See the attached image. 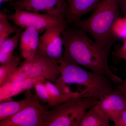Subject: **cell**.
<instances>
[{"mask_svg": "<svg viewBox=\"0 0 126 126\" xmlns=\"http://www.w3.org/2000/svg\"><path fill=\"white\" fill-rule=\"evenodd\" d=\"M87 33L78 28L67 27L64 30L62 36L64 50L61 59L81 65L97 74L105 75L113 83H121L123 80L113 74L109 66L111 47L99 45Z\"/></svg>", "mask_w": 126, "mask_h": 126, "instance_id": "cell-1", "label": "cell"}, {"mask_svg": "<svg viewBox=\"0 0 126 126\" xmlns=\"http://www.w3.org/2000/svg\"><path fill=\"white\" fill-rule=\"evenodd\" d=\"M60 75L55 84L78 87L76 93L79 97H93L99 99L113 89L112 81L103 75L87 71L80 65L60 60L58 61Z\"/></svg>", "mask_w": 126, "mask_h": 126, "instance_id": "cell-2", "label": "cell"}, {"mask_svg": "<svg viewBox=\"0 0 126 126\" xmlns=\"http://www.w3.org/2000/svg\"><path fill=\"white\" fill-rule=\"evenodd\" d=\"M120 9L118 0H101L90 16L74 24L99 45L111 47L117 40L112 30L115 21L121 16Z\"/></svg>", "mask_w": 126, "mask_h": 126, "instance_id": "cell-3", "label": "cell"}, {"mask_svg": "<svg viewBox=\"0 0 126 126\" xmlns=\"http://www.w3.org/2000/svg\"><path fill=\"white\" fill-rule=\"evenodd\" d=\"M93 97H72L46 111L43 126H79L85 113L96 104Z\"/></svg>", "mask_w": 126, "mask_h": 126, "instance_id": "cell-4", "label": "cell"}, {"mask_svg": "<svg viewBox=\"0 0 126 126\" xmlns=\"http://www.w3.org/2000/svg\"><path fill=\"white\" fill-rule=\"evenodd\" d=\"M11 21L17 27L21 29L33 27L40 32L51 27L61 26L67 27L65 16L59 15L36 13L16 10L13 14L7 15Z\"/></svg>", "mask_w": 126, "mask_h": 126, "instance_id": "cell-5", "label": "cell"}, {"mask_svg": "<svg viewBox=\"0 0 126 126\" xmlns=\"http://www.w3.org/2000/svg\"><path fill=\"white\" fill-rule=\"evenodd\" d=\"M29 106L0 121V126H43L46 112L50 107L39 103L38 95Z\"/></svg>", "mask_w": 126, "mask_h": 126, "instance_id": "cell-6", "label": "cell"}, {"mask_svg": "<svg viewBox=\"0 0 126 126\" xmlns=\"http://www.w3.org/2000/svg\"><path fill=\"white\" fill-rule=\"evenodd\" d=\"M13 6L15 11L23 10L64 16L69 8L66 0H18Z\"/></svg>", "mask_w": 126, "mask_h": 126, "instance_id": "cell-7", "label": "cell"}, {"mask_svg": "<svg viewBox=\"0 0 126 126\" xmlns=\"http://www.w3.org/2000/svg\"><path fill=\"white\" fill-rule=\"evenodd\" d=\"M67 27L58 26L46 30L39 37L38 49L40 52L50 58L60 60L63 52L62 35Z\"/></svg>", "mask_w": 126, "mask_h": 126, "instance_id": "cell-8", "label": "cell"}, {"mask_svg": "<svg viewBox=\"0 0 126 126\" xmlns=\"http://www.w3.org/2000/svg\"><path fill=\"white\" fill-rule=\"evenodd\" d=\"M60 75L58 61L43 54L38 48L33 55V69L29 78H41L55 83Z\"/></svg>", "mask_w": 126, "mask_h": 126, "instance_id": "cell-9", "label": "cell"}, {"mask_svg": "<svg viewBox=\"0 0 126 126\" xmlns=\"http://www.w3.org/2000/svg\"><path fill=\"white\" fill-rule=\"evenodd\" d=\"M96 106L109 120L115 122L126 106V96L113 89L98 99Z\"/></svg>", "mask_w": 126, "mask_h": 126, "instance_id": "cell-10", "label": "cell"}, {"mask_svg": "<svg viewBox=\"0 0 126 126\" xmlns=\"http://www.w3.org/2000/svg\"><path fill=\"white\" fill-rule=\"evenodd\" d=\"M68 10L65 16L67 24H74L81 17L94 10L101 0H66Z\"/></svg>", "mask_w": 126, "mask_h": 126, "instance_id": "cell-11", "label": "cell"}, {"mask_svg": "<svg viewBox=\"0 0 126 126\" xmlns=\"http://www.w3.org/2000/svg\"><path fill=\"white\" fill-rule=\"evenodd\" d=\"M40 32L33 27L25 28L20 38L21 55L26 59L33 54L38 48Z\"/></svg>", "mask_w": 126, "mask_h": 126, "instance_id": "cell-12", "label": "cell"}, {"mask_svg": "<svg viewBox=\"0 0 126 126\" xmlns=\"http://www.w3.org/2000/svg\"><path fill=\"white\" fill-rule=\"evenodd\" d=\"M43 78H29L24 81L11 83H5L0 87V102L7 101L11 97L34 88L35 83Z\"/></svg>", "mask_w": 126, "mask_h": 126, "instance_id": "cell-13", "label": "cell"}, {"mask_svg": "<svg viewBox=\"0 0 126 126\" xmlns=\"http://www.w3.org/2000/svg\"><path fill=\"white\" fill-rule=\"evenodd\" d=\"M35 94H32L27 90L25 94V98L18 101H7L0 104V121L15 115L26 107L32 102Z\"/></svg>", "mask_w": 126, "mask_h": 126, "instance_id": "cell-14", "label": "cell"}, {"mask_svg": "<svg viewBox=\"0 0 126 126\" xmlns=\"http://www.w3.org/2000/svg\"><path fill=\"white\" fill-rule=\"evenodd\" d=\"M109 118L96 105L86 111L79 126H109Z\"/></svg>", "mask_w": 126, "mask_h": 126, "instance_id": "cell-15", "label": "cell"}, {"mask_svg": "<svg viewBox=\"0 0 126 126\" xmlns=\"http://www.w3.org/2000/svg\"><path fill=\"white\" fill-rule=\"evenodd\" d=\"M22 32V29H18L14 36L7 39L0 45L1 64L9 61L14 56V52L18 46Z\"/></svg>", "mask_w": 126, "mask_h": 126, "instance_id": "cell-16", "label": "cell"}, {"mask_svg": "<svg viewBox=\"0 0 126 126\" xmlns=\"http://www.w3.org/2000/svg\"><path fill=\"white\" fill-rule=\"evenodd\" d=\"M33 55L20 63L15 72L5 83L24 81L29 77L33 69Z\"/></svg>", "mask_w": 126, "mask_h": 126, "instance_id": "cell-17", "label": "cell"}, {"mask_svg": "<svg viewBox=\"0 0 126 126\" xmlns=\"http://www.w3.org/2000/svg\"><path fill=\"white\" fill-rule=\"evenodd\" d=\"M21 57L14 55L7 62L0 66V87L5 83L15 72L21 63Z\"/></svg>", "mask_w": 126, "mask_h": 126, "instance_id": "cell-18", "label": "cell"}, {"mask_svg": "<svg viewBox=\"0 0 126 126\" xmlns=\"http://www.w3.org/2000/svg\"><path fill=\"white\" fill-rule=\"evenodd\" d=\"M49 94V100L47 103L50 107H56L72 96L63 93L53 83L46 80L44 82Z\"/></svg>", "mask_w": 126, "mask_h": 126, "instance_id": "cell-19", "label": "cell"}, {"mask_svg": "<svg viewBox=\"0 0 126 126\" xmlns=\"http://www.w3.org/2000/svg\"><path fill=\"white\" fill-rule=\"evenodd\" d=\"M7 15L5 12H0V45L9 38L11 34L17 32V26H13L9 22Z\"/></svg>", "mask_w": 126, "mask_h": 126, "instance_id": "cell-20", "label": "cell"}, {"mask_svg": "<svg viewBox=\"0 0 126 126\" xmlns=\"http://www.w3.org/2000/svg\"><path fill=\"white\" fill-rule=\"evenodd\" d=\"M112 32L117 39L126 38V16L118 18L113 26Z\"/></svg>", "mask_w": 126, "mask_h": 126, "instance_id": "cell-21", "label": "cell"}, {"mask_svg": "<svg viewBox=\"0 0 126 126\" xmlns=\"http://www.w3.org/2000/svg\"><path fill=\"white\" fill-rule=\"evenodd\" d=\"M46 80L41 79L36 81L35 83L34 88L38 98L44 102L48 103L49 100V94L44 83Z\"/></svg>", "mask_w": 126, "mask_h": 126, "instance_id": "cell-22", "label": "cell"}, {"mask_svg": "<svg viewBox=\"0 0 126 126\" xmlns=\"http://www.w3.org/2000/svg\"><path fill=\"white\" fill-rule=\"evenodd\" d=\"M126 55V38L124 40L123 45L120 48H117L113 53V57L118 59H122V58Z\"/></svg>", "mask_w": 126, "mask_h": 126, "instance_id": "cell-23", "label": "cell"}, {"mask_svg": "<svg viewBox=\"0 0 126 126\" xmlns=\"http://www.w3.org/2000/svg\"><path fill=\"white\" fill-rule=\"evenodd\" d=\"M124 95L126 96V95ZM114 123L116 126H126V106L124 110Z\"/></svg>", "mask_w": 126, "mask_h": 126, "instance_id": "cell-24", "label": "cell"}, {"mask_svg": "<svg viewBox=\"0 0 126 126\" xmlns=\"http://www.w3.org/2000/svg\"><path fill=\"white\" fill-rule=\"evenodd\" d=\"M113 89L121 92L126 95V78L120 83L117 84Z\"/></svg>", "mask_w": 126, "mask_h": 126, "instance_id": "cell-25", "label": "cell"}, {"mask_svg": "<svg viewBox=\"0 0 126 126\" xmlns=\"http://www.w3.org/2000/svg\"><path fill=\"white\" fill-rule=\"evenodd\" d=\"M118 1L120 9L124 16H126V0H118Z\"/></svg>", "mask_w": 126, "mask_h": 126, "instance_id": "cell-26", "label": "cell"}, {"mask_svg": "<svg viewBox=\"0 0 126 126\" xmlns=\"http://www.w3.org/2000/svg\"><path fill=\"white\" fill-rule=\"evenodd\" d=\"M13 0H0V4H2L3 3H5L7 2H11Z\"/></svg>", "mask_w": 126, "mask_h": 126, "instance_id": "cell-27", "label": "cell"}, {"mask_svg": "<svg viewBox=\"0 0 126 126\" xmlns=\"http://www.w3.org/2000/svg\"><path fill=\"white\" fill-rule=\"evenodd\" d=\"M122 59H123L125 60L126 61V55H124L123 57L122 58Z\"/></svg>", "mask_w": 126, "mask_h": 126, "instance_id": "cell-28", "label": "cell"}]
</instances>
